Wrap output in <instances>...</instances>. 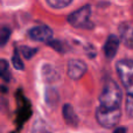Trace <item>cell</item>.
Returning <instances> with one entry per match:
<instances>
[{
	"instance_id": "cell-1",
	"label": "cell",
	"mask_w": 133,
	"mask_h": 133,
	"mask_svg": "<svg viewBox=\"0 0 133 133\" xmlns=\"http://www.w3.org/2000/svg\"><path fill=\"white\" fill-rule=\"evenodd\" d=\"M123 94L119 85L113 79H108L99 95V108L109 109V110L120 109Z\"/></svg>"
},
{
	"instance_id": "cell-2",
	"label": "cell",
	"mask_w": 133,
	"mask_h": 133,
	"mask_svg": "<svg viewBox=\"0 0 133 133\" xmlns=\"http://www.w3.org/2000/svg\"><path fill=\"white\" fill-rule=\"evenodd\" d=\"M116 70L129 96H133V61L120 60L117 62Z\"/></svg>"
},
{
	"instance_id": "cell-3",
	"label": "cell",
	"mask_w": 133,
	"mask_h": 133,
	"mask_svg": "<svg viewBox=\"0 0 133 133\" xmlns=\"http://www.w3.org/2000/svg\"><path fill=\"white\" fill-rule=\"evenodd\" d=\"M91 18V7L89 5L83 6L82 8L72 12L68 16V22L72 27L76 28H92V22L90 20Z\"/></svg>"
},
{
	"instance_id": "cell-4",
	"label": "cell",
	"mask_w": 133,
	"mask_h": 133,
	"mask_svg": "<svg viewBox=\"0 0 133 133\" xmlns=\"http://www.w3.org/2000/svg\"><path fill=\"white\" fill-rule=\"evenodd\" d=\"M96 119L103 127H111L116 126L120 120V109H113V110H109V109L103 108H97L96 110Z\"/></svg>"
},
{
	"instance_id": "cell-5",
	"label": "cell",
	"mask_w": 133,
	"mask_h": 133,
	"mask_svg": "<svg viewBox=\"0 0 133 133\" xmlns=\"http://www.w3.org/2000/svg\"><path fill=\"white\" fill-rule=\"evenodd\" d=\"M28 36L33 41L37 42H49L53 37V30L48 26H36L28 30Z\"/></svg>"
},
{
	"instance_id": "cell-6",
	"label": "cell",
	"mask_w": 133,
	"mask_h": 133,
	"mask_svg": "<svg viewBox=\"0 0 133 133\" xmlns=\"http://www.w3.org/2000/svg\"><path fill=\"white\" fill-rule=\"evenodd\" d=\"M87 72V64L81 60H70L68 63V76L71 79H79Z\"/></svg>"
},
{
	"instance_id": "cell-7",
	"label": "cell",
	"mask_w": 133,
	"mask_h": 133,
	"mask_svg": "<svg viewBox=\"0 0 133 133\" xmlns=\"http://www.w3.org/2000/svg\"><path fill=\"white\" fill-rule=\"evenodd\" d=\"M119 48V39L117 35L111 34L110 36L106 39L105 44H104V54L108 58L112 60L117 54V50Z\"/></svg>"
},
{
	"instance_id": "cell-8",
	"label": "cell",
	"mask_w": 133,
	"mask_h": 133,
	"mask_svg": "<svg viewBox=\"0 0 133 133\" xmlns=\"http://www.w3.org/2000/svg\"><path fill=\"white\" fill-rule=\"evenodd\" d=\"M119 32H120L122 41L125 43V46L133 49V25L124 23V25L120 26Z\"/></svg>"
},
{
	"instance_id": "cell-9",
	"label": "cell",
	"mask_w": 133,
	"mask_h": 133,
	"mask_svg": "<svg viewBox=\"0 0 133 133\" xmlns=\"http://www.w3.org/2000/svg\"><path fill=\"white\" fill-rule=\"evenodd\" d=\"M63 117L69 126H76L78 124V117L70 104H65L63 106Z\"/></svg>"
},
{
	"instance_id": "cell-10",
	"label": "cell",
	"mask_w": 133,
	"mask_h": 133,
	"mask_svg": "<svg viewBox=\"0 0 133 133\" xmlns=\"http://www.w3.org/2000/svg\"><path fill=\"white\" fill-rule=\"evenodd\" d=\"M42 75H43V78L47 81V82H56L58 81L60 76H58V72L53 65L46 64L42 68Z\"/></svg>"
},
{
	"instance_id": "cell-11",
	"label": "cell",
	"mask_w": 133,
	"mask_h": 133,
	"mask_svg": "<svg viewBox=\"0 0 133 133\" xmlns=\"http://www.w3.org/2000/svg\"><path fill=\"white\" fill-rule=\"evenodd\" d=\"M0 78H1L2 81H5V82H9L12 78L9 64L4 58H0Z\"/></svg>"
},
{
	"instance_id": "cell-12",
	"label": "cell",
	"mask_w": 133,
	"mask_h": 133,
	"mask_svg": "<svg viewBox=\"0 0 133 133\" xmlns=\"http://www.w3.org/2000/svg\"><path fill=\"white\" fill-rule=\"evenodd\" d=\"M12 30L8 27H1L0 28V47H4L5 44L8 42L9 37H11Z\"/></svg>"
},
{
	"instance_id": "cell-13",
	"label": "cell",
	"mask_w": 133,
	"mask_h": 133,
	"mask_svg": "<svg viewBox=\"0 0 133 133\" xmlns=\"http://www.w3.org/2000/svg\"><path fill=\"white\" fill-rule=\"evenodd\" d=\"M71 1H72V0H47L49 6L55 9L64 8V7L69 6V5L71 4Z\"/></svg>"
},
{
	"instance_id": "cell-14",
	"label": "cell",
	"mask_w": 133,
	"mask_h": 133,
	"mask_svg": "<svg viewBox=\"0 0 133 133\" xmlns=\"http://www.w3.org/2000/svg\"><path fill=\"white\" fill-rule=\"evenodd\" d=\"M12 63H13L14 68L18 69V70H23L25 65H23V62L20 57V53H19L18 49H15L13 53V57H12Z\"/></svg>"
},
{
	"instance_id": "cell-15",
	"label": "cell",
	"mask_w": 133,
	"mask_h": 133,
	"mask_svg": "<svg viewBox=\"0 0 133 133\" xmlns=\"http://www.w3.org/2000/svg\"><path fill=\"white\" fill-rule=\"evenodd\" d=\"M20 53L25 58L29 60V58H32L33 56L37 53V48H32V47H28V46H22L20 48Z\"/></svg>"
},
{
	"instance_id": "cell-16",
	"label": "cell",
	"mask_w": 133,
	"mask_h": 133,
	"mask_svg": "<svg viewBox=\"0 0 133 133\" xmlns=\"http://www.w3.org/2000/svg\"><path fill=\"white\" fill-rule=\"evenodd\" d=\"M46 101H47V103L49 104L50 106H54L56 103H57V101H58V96H57V92L55 91V90H53V89H49V90H47V94H46Z\"/></svg>"
},
{
	"instance_id": "cell-17",
	"label": "cell",
	"mask_w": 133,
	"mask_h": 133,
	"mask_svg": "<svg viewBox=\"0 0 133 133\" xmlns=\"http://www.w3.org/2000/svg\"><path fill=\"white\" fill-rule=\"evenodd\" d=\"M48 44L51 47V48H54L55 50L60 51V53H64V51L66 50V47L65 44L63 43V42L58 41V40H55V41H49Z\"/></svg>"
},
{
	"instance_id": "cell-18",
	"label": "cell",
	"mask_w": 133,
	"mask_h": 133,
	"mask_svg": "<svg viewBox=\"0 0 133 133\" xmlns=\"http://www.w3.org/2000/svg\"><path fill=\"white\" fill-rule=\"evenodd\" d=\"M126 113L133 117V96H127L126 99Z\"/></svg>"
},
{
	"instance_id": "cell-19",
	"label": "cell",
	"mask_w": 133,
	"mask_h": 133,
	"mask_svg": "<svg viewBox=\"0 0 133 133\" xmlns=\"http://www.w3.org/2000/svg\"><path fill=\"white\" fill-rule=\"evenodd\" d=\"M33 133H51V132L48 131L43 124H41V125H36L35 126V130L33 131Z\"/></svg>"
},
{
	"instance_id": "cell-20",
	"label": "cell",
	"mask_w": 133,
	"mask_h": 133,
	"mask_svg": "<svg viewBox=\"0 0 133 133\" xmlns=\"http://www.w3.org/2000/svg\"><path fill=\"white\" fill-rule=\"evenodd\" d=\"M113 133H126V129L125 127H117Z\"/></svg>"
}]
</instances>
